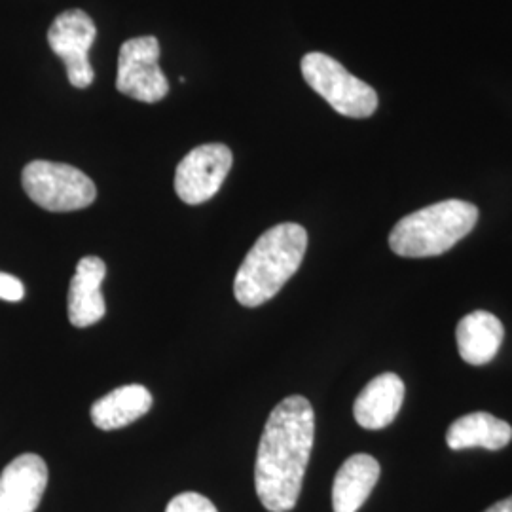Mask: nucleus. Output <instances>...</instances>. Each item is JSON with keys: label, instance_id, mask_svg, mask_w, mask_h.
Instances as JSON below:
<instances>
[{"label": "nucleus", "instance_id": "1", "mask_svg": "<svg viewBox=\"0 0 512 512\" xmlns=\"http://www.w3.org/2000/svg\"><path fill=\"white\" fill-rule=\"evenodd\" d=\"M313 437L315 414L306 397H287L272 410L255 463L256 495L266 511L289 512L296 507Z\"/></svg>", "mask_w": 512, "mask_h": 512}, {"label": "nucleus", "instance_id": "2", "mask_svg": "<svg viewBox=\"0 0 512 512\" xmlns=\"http://www.w3.org/2000/svg\"><path fill=\"white\" fill-rule=\"evenodd\" d=\"M308 249V232L294 222L266 230L245 256L234 279V296L245 308L272 300L293 277Z\"/></svg>", "mask_w": 512, "mask_h": 512}, {"label": "nucleus", "instance_id": "3", "mask_svg": "<svg viewBox=\"0 0 512 512\" xmlns=\"http://www.w3.org/2000/svg\"><path fill=\"white\" fill-rule=\"evenodd\" d=\"M478 222V207L463 200H444L406 215L389 234V247L404 258L444 255L469 236Z\"/></svg>", "mask_w": 512, "mask_h": 512}, {"label": "nucleus", "instance_id": "4", "mask_svg": "<svg viewBox=\"0 0 512 512\" xmlns=\"http://www.w3.org/2000/svg\"><path fill=\"white\" fill-rule=\"evenodd\" d=\"M300 67L311 90L319 93L338 114L368 118L378 110L376 90L330 55L311 52L304 55Z\"/></svg>", "mask_w": 512, "mask_h": 512}, {"label": "nucleus", "instance_id": "5", "mask_svg": "<svg viewBox=\"0 0 512 512\" xmlns=\"http://www.w3.org/2000/svg\"><path fill=\"white\" fill-rule=\"evenodd\" d=\"M21 183L38 207L52 213H69L95 202L97 190L92 179L73 165L37 160L25 165Z\"/></svg>", "mask_w": 512, "mask_h": 512}, {"label": "nucleus", "instance_id": "6", "mask_svg": "<svg viewBox=\"0 0 512 512\" xmlns=\"http://www.w3.org/2000/svg\"><path fill=\"white\" fill-rule=\"evenodd\" d=\"M160 42L156 37L129 38L118 55V92L141 103H158L169 92V82L160 65Z\"/></svg>", "mask_w": 512, "mask_h": 512}, {"label": "nucleus", "instance_id": "7", "mask_svg": "<svg viewBox=\"0 0 512 512\" xmlns=\"http://www.w3.org/2000/svg\"><path fill=\"white\" fill-rule=\"evenodd\" d=\"M97 37V27L93 19L82 10H67L54 19L48 42L50 48L67 69V78L78 90H86L93 84L90 48Z\"/></svg>", "mask_w": 512, "mask_h": 512}, {"label": "nucleus", "instance_id": "8", "mask_svg": "<svg viewBox=\"0 0 512 512\" xmlns=\"http://www.w3.org/2000/svg\"><path fill=\"white\" fill-rule=\"evenodd\" d=\"M232 150L209 143L190 150L175 173V192L188 205L209 202L220 190L232 169Z\"/></svg>", "mask_w": 512, "mask_h": 512}, {"label": "nucleus", "instance_id": "9", "mask_svg": "<svg viewBox=\"0 0 512 512\" xmlns=\"http://www.w3.org/2000/svg\"><path fill=\"white\" fill-rule=\"evenodd\" d=\"M48 486V465L37 454H21L0 473V512H35Z\"/></svg>", "mask_w": 512, "mask_h": 512}, {"label": "nucleus", "instance_id": "10", "mask_svg": "<svg viewBox=\"0 0 512 512\" xmlns=\"http://www.w3.org/2000/svg\"><path fill=\"white\" fill-rule=\"evenodd\" d=\"M105 275L107 266L99 256H84L78 260L69 287V321L74 327L86 329L105 317L107 306L101 293Z\"/></svg>", "mask_w": 512, "mask_h": 512}, {"label": "nucleus", "instance_id": "11", "mask_svg": "<svg viewBox=\"0 0 512 512\" xmlns=\"http://www.w3.org/2000/svg\"><path fill=\"white\" fill-rule=\"evenodd\" d=\"M404 382L395 372H385L366 384L353 404L355 421L370 431H380L391 425L401 412Z\"/></svg>", "mask_w": 512, "mask_h": 512}, {"label": "nucleus", "instance_id": "12", "mask_svg": "<svg viewBox=\"0 0 512 512\" xmlns=\"http://www.w3.org/2000/svg\"><path fill=\"white\" fill-rule=\"evenodd\" d=\"M380 463L368 454H355L344 461L332 484L334 512H357L380 480Z\"/></svg>", "mask_w": 512, "mask_h": 512}, {"label": "nucleus", "instance_id": "13", "mask_svg": "<svg viewBox=\"0 0 512 512\" xmlns=\"http://www.w3.org/2000/svg\"><path fill=\"white\" fill-rule=\"evenodd\" d=\"M505 329L494 313L476 310L459 321L456 340L461 359L473 366L488 365L501 348Z\"/></svg>", "mask_w": 512, "mask_h": 512}, {"label": "nucleus", "instance_id": "14", "mask_svg": "<svg viewBox=\"0 0 512 512\" xmlns=\"http://www.w3.org/2000/svg\"><path fill=\"white\" fill-rule=\"evenodd\" d=\"M152 408V395L145 385H122L101 397L92 406V421L103 431L122 429L143 418Z\"/></svg>", "mask_w": 512, "mask_h": 512}, {"label": "nucleus", "instance_id": "15", "mask_svg": "<svg viewBox=\"0 0 512 512\" xmlns=\"http://www.w3.org/2000/svg\"><path fill=\"white\" fill-rule=\"evenodd\" d=\"M512 440V427L505 420H499L488 412H473L454 421L446 433L450 450L486 448L501 450Z\"/></svg>", "mask_w": 512, "mask_h": 512}, {"label": "nucleus", "instance_id": "16", "mask_svg": "<svg viewBox=\"0 0 512 512\" xmlns=\"http://www.w3.org/2000/svg\"><path fill=\"white\" fill-rule=\"evenodd\" d=\"M165 512H219L217 507L205 495L196 492H184L173 497Z\"/></svg>", "mask_w": 512, "mask_h": 512}, {"label": "nucleus", "instance_id": "17", "mask_svg": "<svg viewBox=\"0 0 512 512\" xmlns=\"http://www.w3.org/2000/svg\"><path fill=\"white\" fill-rule=\"evenodd\" d=\"M25 298V287L16 275L0 272V300L21 302Z\"/></svg>", "mask_w": 512, "mask_h": 512}, {"label": "nucleus", "instance_id": "18", "mask_svg": "<svg viewBox=\"0 0 512 512\" xmlns=\"http://www.w3.org/2000/svg\"><path fill=\"white\" fill-rule=\"evenodd\" d=\"M484 512H512V495L503 499V501H497L490 509H486Z\"/></svg>", "mask_w": 512, "mask_h": 512}]
</instances>
